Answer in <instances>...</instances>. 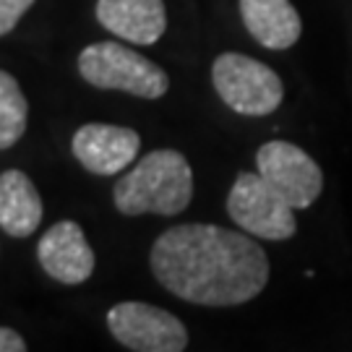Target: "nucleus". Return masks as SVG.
<instances>
[{
    "label": "nucleus",
    "instance_id": "f8f14e48",
    "mask_svg": "<svg viewBox=\"0 0 352 352\" xmlns=\"http://www.w3.org/2000/svg\"><path fill=\"white\" fill-rule=\"evenodd\" d=\"M42 222V199L21 170L0 175V227L11 238H29Z\"/></svg>",
    "mask_w": 352,
    "mask_h": 352
},
{
    "label": "nucleus",
    "instance_id": "f257e3e1",
    "mask_svg": "<svg viewBox=\"0 0 352 352\" xmlns=\"http://www.w3.org/2000/svg\"><path fill=\"white\" fill-rule=\"evenodd\" d=\"M248 232L217 225H177L151 245V274L196 305H243L269 282V258Z\"/></svg>",
    "mask_w": 352,
    "mask_h": 352
},
{
    "label": "nucleus",
    "instance_id": "6e6552de",
    "mask_svg": "<svg viewBox=\"0 0 352 352\" xmlns=\"http://www.w3.org/2000/svg\"><path fill=\"white\" fill-rule=\"evenodd\" d=\"M76 160L91 175H118L139 157L141 136L133 128L110 123H87L74 133L71 141Z\"/></svg>",
    "mask_w": 352,
    "mask_h": 352
},
{
    "label": "nucleus",
    "instance_id": "4468645a",
    "mask_svg": "<svg viewBox=\"0 0 352 352\" xmlns=\"http://www.w3.org/2000/svg\"><path fill=\"white\" fill-rule=\"evenodd\" d=\"M34 6V0H0V37H6L8 32L16 29L29 8Z\"/></svg>",
    "mask_w": 352,
    "mask_h": 352
},
{
    "label": "nucleus",
    "instance_id": "ddd939ff",
    "mask_svg": "<svg viewBox=\"0 0 352 352\" xmlns=\"http://www.w3.org/2000/svg\"><path fill=\"white\" fill-rule=\"evenodd\" d=\"M29 120V102L19 81L11 74L0 71V149L19 144Z\"/></svg>",
    "mask_w": 352,
    "mask_h": 352
},
{
    "label": "nucleus",
    "instance_id": "20e7f679",
    "mask_svg": "<svg viewBox=\"0 0 352 352\" xmlns=\"http://www.w3.org/2000/svg\"><path fill=\"white\" fill-rule=\"evenodd\" d=\"M212 81L219 100L238 115L261 118L274 113L285 97L277 71L240 52H222L214 60Z\"/></svg>",
    "mask_w": 352,
    "mask_h": 352
},
{
    "label": "nucleus",
    "instance_id": "f03ea898",
    "mask_svg": "<svg viewBox=\"0 0 352 352\" xmlns=\"http://www.w3.org/2000/svg\"><path fill=\"white\" fill-rule=\"evenodd\" d=\"M193 199V170L175 149H157L123 175L113 188L115 209L123 217H175Z\"/></svg>",
    "mask_w": 352,
    "mask_h": 352
},
{
    "label": "nucleus",
    "instance_id": "39448f33",
    "mask_svg": "<svg viewBox=\"0 0 352 352\" xmlns=\"http://www.w3.org/2000/svg\"><path fill=\"white\" fill-rule=\"evenodd\" d=\"M295 209L266 183L261 173H240L227 196V214L253 238L287 240L298 232Z\"/></svg>",
    "mask_w": 352,
    "mask_h": 352
},
{
    "label": "nucleus",
    "instance_id": "2eb2a0df",
    "mask_svg": "<svg viewBox=\"0 0 352 352\" xmlns=\"http://www.w3.org/2000/svg\"><path fill=\"white\" fill-rule=\"evenodd\" d=\"M26 342L19 331L8 327H0V352H24Z\"/></svg>",
    "mask_w": 352,
    "mask_h": 352
},
{
    "label": "nucleus",
    "instance_id": "9d476101",
    "mask_svg": "<svg viewBox=\"0 0 352 352\" xmlns=\"http://www.w3.org/2000/svg\"><path fill=\"white\" fill-rule=\"evenodd\" d=\"M97 21L115 37L154 45L167 29L162 0H97Z\"/></svg>",
    "mask_w": 352,
    "mask_h": 352
},
{
    "label": "nucleus",
    "instance_id": "0eeeda50",
    "mask_svg": "<svg viewBox=\"0 0 352 352\" xmlns=\"http://www.w3.org/2000/svg\"><path fill=\"white\" fill-rule=\"evenodd\" d=\"M256 167L292 209H308L324 190V173L311 154L289 141H266L256 154Z\"/></svg>",
    "mask_w": 352,
    "mask_h": 352
},
{
    "label": "nucleus",
    "instance_id": "1a4fd4ad",
    "mask_svg": "<svg viewBox=\"0 0 352 352\" xmlns=\"http://www.w3.org/2000/svg\"><path fill=\"white\" fill-rule=\"evenodd\" d=\"M37 258L47 277L63 285H81L94 272V251L78 222L63 219L52 225L37 245Z\"/></svg>",
    "mask_w": 352,
    "mask_h": 352
},
{
    "label": "nucleus",
    "instance_id": "423d86ee",
    "mask_svg": "<svg viewBox=\"0 0 352 352\" xmlns=\"http://www.w3.org/2000/svg\"><path fill=\"white\" fill-rule=\"evenodd\" d=\"M110 334L123 347L136 352H183L188 347V331L183 321L164 308L149 302H118L107 314Z\"/></svg>",
    "mask_w": 352,
    "mask_h": 352
},
{
    "label": "nucleus",
    "instance_id": "7ed1b4c3",
    "mask_svg": "<svg viewBox=\"0 0 352 352\" xmlns=\"http://www.w3.org/2000/svg\"><path fill=\"white\" fill-rule=\"evenodd\" d=\"M84 81L107 91H126L141 100H160L170 89V78L157 63L120 42H97L78 55Z\"/></svg>",
    "mask_w": 352,
    "mask_h": 352
},
{
    "label": "nucleus",
    "instance_id": "9b49d317",
    "mask_svg": "<svg viewBox=\"0 0 352 352\" xmlns=\"http://www.w3.org/2000/svg\"><path fill=\"white\" fill-rule=\"evenodd\" d=\"M243 24L266 50H287L302 32L300 13L289 0H240Z\"/></svg>",
    "mask_w": 352,
    "mask_h": 352
}]
</instances>
